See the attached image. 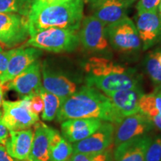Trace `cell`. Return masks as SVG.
I'll return each instance as SVG.
<instances>
[{
  "label": "cell",
  "mask_w": 161,
  "mask_h": 161,
  "mask_svg": "<svg viewBox=\"0 0 161 161\" xmlns=\"http://www.w3.org/2000/svg\"><path fill=\"white\" fill-rule=\"evenodd\" d=\"M54 130L40 120L34 125L33 143L28 160L49 161L50 141Z\"/></svg>",
  "instance_id": "d6986e66"
},
{
  "label": "cell",
  "mask_w": 161,
  "mask_h": 161,
  "mask_svg": "<svg viewBox=\"0 0 161 161\" xmlns=\"http://www.w3.org/2000/svg\"><path fill=\"white\" fill-rule=\"evenodd\" d=\"M43 100L39 93L31 96L30 98L29 109L35 115L39 116L43 110Z\"/></svg>",
  "instance_id": "f1b7e54d"
},
{
  "label": "cell",
  "mask_w": 161,
  "mask_h": 161,
  "mask_svg": "<svg viewBox=\"0 0 161 161\" xmlns=\"http://www.w3.org/2000/svg\"><path fill=\"white\" fill-rule=\"evenodd\" d=\"M105 28L102 22L92 15L84 18L80 23L78 37L84 49L91 52L104 51L108 47Z\"/></svg>",
  "instance_id": "ba28073f"
},
{
  "label": "cell",
  "mask_w": 161,
  "mask_h": 161,
  "mask_svg": "<svg viewBox=\"0 0 161 161\" xmlns=\"http://www.w3.org/2000/svg\"><path fill=\"white\" fill-rule=\"evenodd\" d=\"M35 2L42 4V5H55V4H59V3H63L65 2L68 1V0H34Z\"/></svg>",
  "instance_id": "836d02e7"
},
{
  "label": "cell",
  "mask_w": 161,
  "mask_h": 161,
  "mask_svg": "<svg viewBox=\"0 0 161 161\" xmlns=\"http://www.w3.org/2000/svg\"><path fill=\"white\" fill-rule=\"evenodd\" d=\"M105 30L108 40L116 50L130 52L141 47L142 43L136 25L128 17L106 26Z\"/></svg>",
  "instance_id": "5b68a950"
},
{
  "label": "cell",
  "mask_w": 161,
  "mask_h": 161,
  "mask_svg": "<svg viewBox=\"0 0 161 161\" xmlns=\"http://www.w3.org/2000/svg\"><path fill=\"white\" fill-rule=\"evenodd\" d=\"M114 126V145L116 147L135 137L146 135L154 125L148 116L138 112L126 116Z\"/></svg>",
  "instance_id": "52a82bcc"
},
{
  "label": "cell",
  "mask_w": 161,
  "mask_h": 161,
  "mask_svg": "<svg viewBox=\"0 0 161 161\" xmlns=\"http://www.w3.org/2000/svg\"><path fill=\"white\" fill-rule=\"evenodd\" d=\"M152 138L143 135L130 140L114 151V161H145V154Z\"/></svg>",
  "instance_id": "ffe728a7"
},
{
  "label": "cell",
  "mask_w": 161,
  "mask_h": 161,
  "mask_svg": "<svg viewBox=\"0 0 161 161\" xmlns=\"http://www.w3.org/2000/svg\"><path fill=\"white\" fill-rule=\"evenodd\" d=\"M2 116H3V110H0V143L4 145L6 140L8 138L10 130L2 122Z\"/></svg>",
  "instance_id": "1f68e13d"
},
{
  "label": "cell",
  "mask_w": 161,
  "mask_h": 161,
  "mask_svg": "<svg viewBox=\"0 0 161 161\" xmlns=\"http://www.w3.org/2000/svg\"><path fill=\"white\" fill-rule=\"evenodd\" d=\"M29 35L28 19L14 13H0V42L14 46L27 39Z\"/></svg>",
  "instance_id": "9c48e42d"
},
{
  "label": "cell",
  "mask_w": 161,
  "mask_h": 161,
  "mask_svg": "<svg viewBox=\"0 0 161 161\" xmlns=\"http://www.w3.org/2000/svg\"><path fill=\"white\" fill-rule=\"evenodd\" d=\"M7 89L15 91L21 96H31L39 93L42 88L41 64L36 60L31 65L6 84Z\"/></svg>",
  "instance_id": "8fae6325"
},
{
  "label": "cell",
  "mask_w": 161,
  "mask_h": 161,
  "mask_svg": "<svg viewBox=\"0 0 161 161\" xmlns=\"http://www.w3.org/2000/svg\"><path fill=\"white\" fill-rule=\"evenodd\" d=\"M114 145H112L108 149L96 154H84V153H73L66 161H114Z\"/></svg>",
  "instance_id": "d4e9b609"
},
{
  "label": "cell",
  "mask_w": 161,
  "mask_h": 161,
  "mask_svg": "<svg viewBox=\"0 0 161 161\" xmlns=\"http://www.w3.org/2000/svg\"><path fill=\"white\" fill-rule=\"evenodd\" d=\"M0 161H22L12 158L8 154L5 147L3 144L0 143Z\"/></svg>",
  "instance_id": "d6a6232c"
},
{
  "label": "cell",
  "mask_w": 161,
  "mask_h": 161,
  "mask_svg": "<svg viewBox=\"0 0 161 161\" xmlns=\"http://www.w3.org/2000/svg\"><path fill=\"white\" fill-rule=\"evenodd\" d=\"M90 5L92 16L104 26L115 23L126 17L127 7L123 0H98Z\"/></svg>",
  "instance_id": "ac0fdd59"
},
{
  "label": "cell",
  "mask_w": 161,
  "mask_h": 161,
  "mask_svg": "<svg viewBox=\"0 0 161 161\" xmlns=\"http://www.w3.org/2000/svg\"><path fill=\"white\" fill-rule=\"evenodd\" d=\"M41 51L36 48H19L14 49L7 69L0 76V84H5L31 65L41 55Z\"/></svg>",
  "instance_id": "5bb4252c"
},
{
  "label": "cell",
  "mask_w": 161,
  "mask_h": 161,
  "mask_svg": "<svg viewBox=\"0 0 161 161\" xmlns=\"http://www.w3.org/2000/svg\"><path fill=\"white\" fill-rule=\"evenodd\" d=\"M135 19L136 30L144 50L161 41V17L158 12L137 14Z\"/></svg>",
  "instance_id": "4fadbf2b"
},
{
  "label": "cell",
  "mask_w": 161,
  "mask_h": 161,
  "mask_svg": "<svg viewBox=\"0 0 161 161\" xmlns=\"http://www.w3.org/2000/svg\"><path fill=\"white\" fill-rule=\"evenodd\" d=\"M19 10V0H0V13H16Z\"/></svg>",
  "instance_id": "f546056e"
},
{
  "label": "cell",
  "mask_w": 161,
  "mask_h": 161,
  "mask_svg": "<svg viewBox=\"0 0 161 161\" xmlns=\"http://www.w3.org/2000/svg\"><path fill=\"white\" fill-rule=\"evenodd\" d=\"M105 95L110 98L114 109L122 119L140 112L139 102L143 92L140 87L119 90Z\"/></svg>",
  "instance_id": "9a60e30c"
},
{
  "label": "cell",
  "mask_w": 161,
  "mask_h": 161,
  "mask_svg": "<svg viewBox=\"0 0 161 161\" xmlns=\"http://www.w3.org/2000/svg\"><path fill=\"white\" fill-rule=\"evenodd\" d=\"M145 161H161V136L152 139L146 148Z\"/></svg>",
  "instance_id": "4316f807"
},
{
  "label": "cell",
  "mask_w": 161,
  "mask_h": 161,
  "mask_svg": "<svg viewBox=\"0 0 161 161\" xmlns=\"http://www.w3.org/2000/svg\"><path fill=\"white\" fill-rule=\"evenodd\" d=\"M56 118L59 122L75 119L94 118L114 125L122 120L108 96L87 85L81 86L62 102Z\"/></svg>",
  "instance_id": "6da1fadb"
},
{
  "label": "cell",
  "mask_w": 161,
  "mask_h": 161,
  "mask_svg": "<svg viewBox=\"0 0 161 161\" xmlns=\"http://www.w3.org/2000/svg\"><path fill=\"white\" fill-rule=\"evenodd\" d=\"M77 30L50 28L31 35L26 46L52 52L74 51L79 44Z\"/></svg>",
  "instance_id": "3957f363"
},
{
  "label": "cell",
  "mask_w": 161,
  "mask_h": 161,
  "mask_svg": "<svg viewBox=\"0 0 161 161\" xmlns=\"http://www.w3.org/2000/svg\"><path fill=\"white\" fill-rule=\"evenodd\" d=\"M34 130L31 128L10 131L4 146L8 154L17 160L25 161L29 158L33 143Z\"/></svg>",
  "instance_id": "e0dca14e"
},
{
  "label": "cell",
  "mask_w": 161,
  "mask_h": 161,
  "mask_svg": "<svg viewBox=\"0 0 161 161\" xmlns=\"http://www.w3.org/2000/svg\"><path fill=\"white\" fill-rule=\"evenodd\" d=\"M85 71L87 75L102 76L106 75L112 72H122L127 68L123 66L114 63V61L103 58L92 57L85 64Z\"/></svg>",
  "instance_id": "7402d4cb"
},
{
  "label": "cell",
  "mask_w": 161,
  "mask_h": 161,
  "mask_svg": "<svg viewBox=\"0 0 161 161\" xmlns=\"http://www.w3.org/2000/svg\"><path fill=\"white\" fill-rule=\"evenodd\" d=\"M72 154V145L54 130L50 141L49 161H66Z\"/></svg>",
  "instance_id": "44dd1931"
},
{
  "label": "cell",
  "mask_w": 161,
  "mask_h": 161,
  "mask_svg": "<svg viewBox=\"0 0 161 161\" xmlns=\"http://www.w3.org/2000/svg\"><path fill=\"white\" fill-rule=\"evenodd\" d=\"M41 73L43 76L42 86L46 91L58 96L62 102L77 90L75 82L62 72L52 69L46 61L41 65Z\"/></svg>",
  "instance_id": "7c38bea8"
},
{
  "label": "cell",
  "mask_w": 161,
  "mask_h": 161,
  "mask_svg": "<svg viewBox=\"0 0 161 161\" xmlns=\"http://www.w3.org/2000/svg\"><path fill=\"white\" fill-rule=\"evenodd\" d=\"M3 96H4V84H0V110H1V106L3 105Z\"/></svg>",
  "instance_id": "d590c367"
},
{
  "label": "cell",
  "mask_w": 161,
  "mask_h": 161,
  "mask_svg": "<svg viewBox=\"0 0 161 161\" xmlns=\"http://www.w3.org/2000/svg\"><path fill=\"white\" fill-rule=\"evenodd\" d=\"M150 119L151 122H152L153 125L157 127L158 129L161 130V116L160 115H157L155 116H153V117H148Z\"/></svg>",
  "instance_id": "e575fe53"
},
{
  "label": "cell",
  "mask_w": 161,
  "mask_h": 161,
  "mask_svg": "<svg viewBox=\"0 0 161 161\" xmlns=\"http://www.w3.org/2000/svg\"><path fill=\"white\" fill-rule=\"evenodd\" d=\"M25 161H30V160H25Z\"/></svg>",
  "instance_id": "7bdbcfd3"
},
{
  "label": "cell",
  "mask_w": 161,
  "mask_h": 161,
  "mask_svg": "<svg viewBox=\"0 0 161 161\" xmlns=\"http://www.w3.org/2000/svg\"><path fill=\"white\" fill-rule=\"evenodd\" d=\"M86 82L87 86H92L104 92V94H108L119 90L139 87L140 78L134 69L127 68L124 71L112 72L106 75H87Z\"/></svg>",
  "instance_id": "8992f818"
},
{
  "label": "cell",
  "mask_w": 161,
  "mask_h": 161,
  "mask_svg": "<svg viewBox=\"0 0 161 161\" xmlns=\"http://www.w3.org/2000/svg\"><path fill=\"white\" fill-rule=\"evenodd\" d=\"M136 1H137V0H123L125 5V6L127 8H128L129 6H130L132 5L133 3H135Z\"/></svg>",
  "instance_id": "8d00e7d4"
},
{
  "label": "cell",
  "mask_w": 161,
  "mask_h": 161,
  "mask_svg": "<svg viewBox=\"0 0 161 161\" xmlns=\"http://www.w3.org/2000/svg\"><path fill=\"white\" fill-rule=\"evenodd\" d=\"M3 51V47H2V46L0 45V52H2Z\"/></svg>",
  "instance_id": "b9f144b4"
},
{
  "label": "cell",
  "mask_w": 161,
  "mask_h": 161,
  "mask_svg": "<svg viewBox=\"0 0 161 161\" xmlns=\"http://www.w3.org/2000/svg\"><path fill=\"white\" fill-rule=\"evenodd\" d=\"M114 127L111 122H103L93 134L72 144L73 153L96 154L108 149L114 145Z\"/></svg>",
  "instance_id": "30bf717a"
},
{
  "label": "cell",
  "mask_w": 161,
  "mask_h": 161,
  "mask_svg": "<svg viewBox=\"0 0 161 161\" xmlns=\"http://www.w3.org/2000/svg\"><path fill=\"white\" fill-rule=\"evenodd\" d=\"M158 12H159V14H160V16L161 17V2H160V5H159V6H158Z\"/></svg>",
  "instance_id": "ab89813d"
},
{
  "label": "cell",
  "mask_w": 161,
  "mask_h": 161,
  "mask_svg": "<svg viewBox=\"0 0 161 161\" xmlns=\"http://www.w3.org/2000/svg\"><path fill=\"white\" fill-rule=\"evenodd\" d=\"M39 94L43 98L44 104L41 116L42 119L47 121V122H51L55 119L57 116L58 110L62 104V101L58 96L46 91L43 86L40 89Z\"/></svg>",
  "instance_id": "603a6c76"
},
{
  "label": "cell",
  "mask_w": 161,
  "mask_h": 161,
  "mask_svg": "<svg viewBox=\"0 0 161 161\" xmlns=\"http://www.w3.org/2000/svg\"><path fill=\"white\" fill-rule=\"evenodd\" d=\"M30 98L26 96L16 102L3 100L2 122L10 131L28 129L39 121V116L29 109Z\"/></svg>",
  "instance_id": "277c9868"
},
{
  "label": "cell",
  "mask_w": 161,
  "mask_h": 161,
  "mask_svg": "<svg viewBox=\"0 0 161 161\" xmlns=\"http://www.w3.org/2000/svg\"><path fill=\"white\" fill-rule=\"evenodd\" d=\"M161 0H139L136 5L137 14L141 13H158V6Z\"/></svg>",
  "instance_id": "83f0119b"
},
{
  "label": "cell",
  "mask_w": 161,
  "mask_h": 161,
  "mask_svg": "<svg viewBox=\"0 0 161 161\" xmlns=\"http://www.w3.org/2000/svg\"><path fill=\"white\" fill-rule=\"evenodd\" d=\"M103 121L99 119H75L61 124L62 136L70 143L82 140L96 131Z\"/></svg>",
  "instance_id": "2e32d148"
},
{
  "label": "cell",
  "mask_w": 161,
  "mask_h": 161,
  "mask_svg": "<svg viewBox=\"0 0 161 161\" xmlns=\"http://www.w3.org/2000/svg\"><path fill=\"white\" fill-rule=\"evenodd\" d=\"M84 2H85L86 3H89L90 5H91V4L96 3V2L98 1V0H83Z\"/></svg>",
  "instance_id": "f35d334b"
},
{
  "label": "cell",
  "mask_w": 161,
  "mask_h": 161,
  "mask_svg": "<svg viewBox=\"0 0 161 161\" xmlns=\"http://www.w3.org/2000/svg\"><path fill=\"white\" fill-rule=\"evenodd\" d=\"M14 49L5 52H0V76L3 75L7 69L10 58L13 53Z\"/></svg>",
  "instance_id": "4dcf8cb0"
},
{
  "label": "cell",
  "mask_w": 161,
  "mask_h": 161,
  "mask_svg": "<svg viewBox=\"0 0 161 161\" xmlns=\"http://www.w3.org/2000/svg\"><path fill=\"white\" fill-rule=\"evenodd\" d=\"M83 0H68L55 5H42L33 1L28 17L29 35L50 28L80 29L84 19Z\"/></svg>",
  "instance_id": "7a4b0ae2"
},
{
  "label": "cell",
  "mask_w": 161,
  "mask_h": 161,
  "mask_svg": "<svg viewBox=\"0 0 161 161\" xmlns=\"http://www.w3.org/2000/svg\"><path fill=\"white\" fill-rule=\"evenodd\" d=\"M139 108L140 111L148 117L161 116V95L154 91L143 94L139 102Z\"/></svg>",
  "instance_id": "cb8c5ba5"
},
{
  "label": "cell",
  "mask_w": 161,
  "mask_h": 161,
  "mask_svg": "<svg viewBox=\"0 0 161 161\" xmlns=\"http://www.w3.org/2000/svg\"><path fill=\"white\" fill-rule=\"evenodd\" d=\"M146 69L148 75L157 86L161 84V65L157 60L154 52H152L147 55L145 60Z\"/></svg>",
  "instance_id": "484cf974"
},
{
  "label": "cell",
  "mask_w": 161,
  "mask_h": 161,
  "mask_svg": "<svg viewBox=\"0 0 161 161\" xmlns=\"http://www.w3.org/2000/svg\"><path fill=\"white\" fill-rule=\"evenodd\" d=\"M154 92H157V93L160 94V95H161V84H160V85L157 86L155 90H154Z\"/></svg>",
  "instance_id": "74e56055"
},
{
  "label": "cell",
  "mask_w": 161,
  "mask_h": 161,
  "mask_svg": "<svg viewBox=\"0 0 161 161\" xmlns=\"http://www.w3.org/2000/svg\"><path fill=\"white\" fill-rule=\"evenodd\" d=\"M21 1H23V2H30V1H31V0H21Z\"/></svg>",
  "instance_id": "60d3db41"
}]
</instances>
